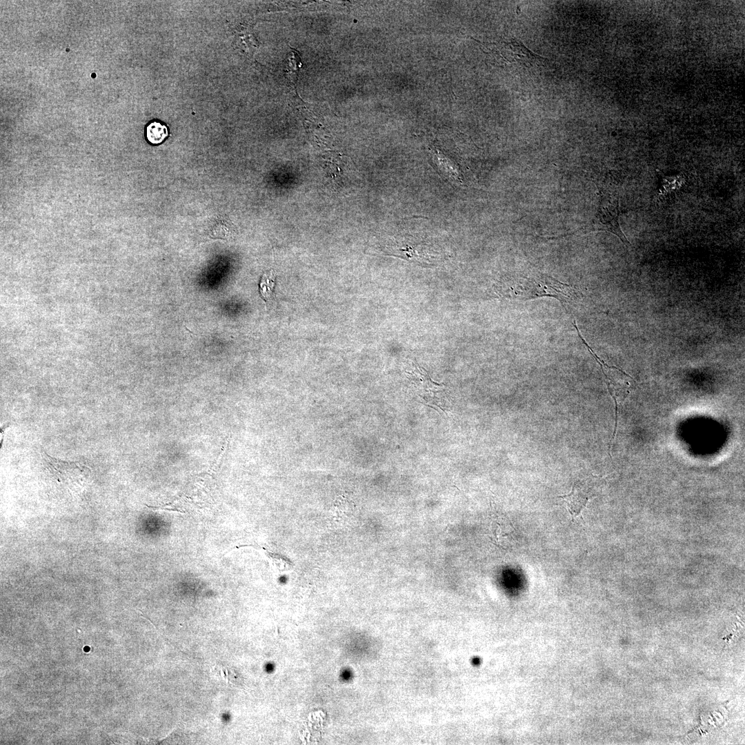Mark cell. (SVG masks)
Segmentation results:
<instances>
[{"instance_id": "obj_1", "label": "cell", "mask_w": 745, "mask_h": 745, "mask_svg": "<svg viewBox=\"0 0 745 745\" xmlns=\"http://www.w3.org/2000/svg\"><path fill=\"white\" fill-rule=\"evenodd\" d=\"M495 291L508 299L526 301L546 297L568 304L576 303L580 295L576 287L532 268L503 277L495 286Z\"/></svg>"}, {"instance_id": "obj_3", "label": "cell", "mask_w": 745, "mask_h": 745, "mask_svg": "<svg viewBox=\"0 0 745 745\" xmlns=\"http://www.w3.org/2000/svg\"><path fill=\"white\" fill-rule=\"evenodd\" d=\"M490 51L501 56L509 63L522 67H533L542 63L543 57L533 53L519 41L513 39L510 42L491 43ZM488 46V48H490Z\"/></svg>"}, {"instance_id": "obj_8", "label": "cell", "mask_w": 745, "mask_h": 745, "mask_svg": "<svg viewBox=\"0 0 745 745\" xmlns=\"http://www.w3.org/2000/svg\"><path fill=\"white\" fill-rule=\"evenodd\" d=\"M275 279L276 275L272 270L265 272L261 277L259 283V292L266 302L268 301L273 295Z\"/></svg>"}, {"instance_id": "obj_6", "label": "cell", "mask_w": 745, "mask_h": 745, "mask_svg": "<svg viewBox=\"0 0 745 745\" xmlns=\"http://www.w3.org/2000/svg\"><path fill=\"white\" fill-rule=\"evenodd\" d=\"M145 135L147 141L153 145L162 143L168 136V128L166 125L154 121L146 127Z\"/></svg>"}, {"instance_id": "obj_2", "label": "cell", "mask_w": 745, "mask_h": 745, "mask_svg": "<svg viewBox=\"0 0 745 745\" xmlns=\"http://www.w3.org/2000/svg\"><path fill=\"white\" fill-rule=\"evenodd\" d=\"M619 202L616 193L608 191L602 187L599 189V203L597 212L589 224L560 236L546 237L547 239H557L586 234L594 231H606L615 235L625 245L630 242L622 230L619 224Z\"/></svg>"}, {"instance_id": "obj_5", "label": "cell", "mask_w": 745, "mask_h": 745, "mask_svg": "<svg viewBox=\"0 0 745 745\" xmlns=\"http://www.w3.org/2000/svg\"><path fill=\"white\" fill-rule=\"evenodd\" d=\"M559 498L566 503L573 521L580 516L581 512L586 507L588 500V496L579 490L575 484L573 486L572 491L569 494L561 495Z\"/></svg>"}, {"instance_id": "obj_7", "label": "cell", "mask_w": 745, "mask_h": 745, "mask_svg": "<svg viewBox=\"0 0 745 745\" xmlns=\"http://www.w3.org/2000/svg\"><path fill=\"white\" fill-rule=\"evenodd\" d=\"M285 74L286 78L295 83L298 79V74L302 66L301 57L297 51L292 49L285 61Z\"/></svg>"}, {"instance_id": "obj_4", "label": "cell", "mask_w": 745, "mask_h": 745, "mask_svg": "<svg viewBox=\"0 0 745 745\" xmlns=\"http://www.w3.org/2000/svg\"><path fill=\"white\" fill-rule=\"evenodd\" d=\"M42 455L48 470L59 481L74 484L90 473V469L80 462L62 461L46 452Z\"/></svg>"}]
</instances>
